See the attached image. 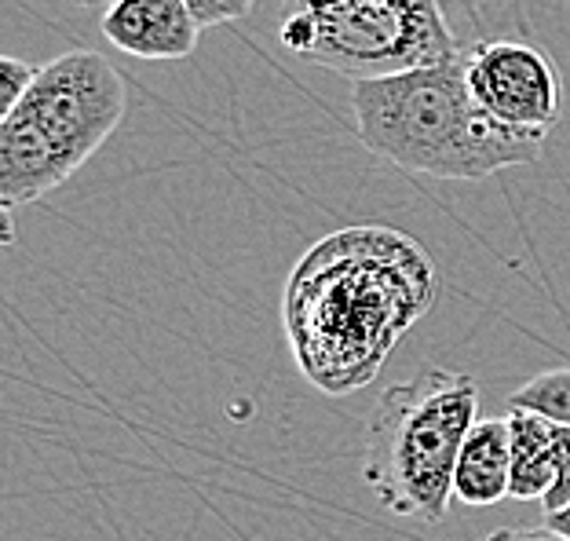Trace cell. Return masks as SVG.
Returning a JSON list of instances; mask_svg holds the SVG:
<instances>
[{"label":"cell","instance_id":"cell-1","mask_svg":"<svg viewBox=\"0 0 570 541\" xmlns=\"http://www.w3.org/2000/svg\"><path fill=\"white\" fill-rule=\"evenodd\" d=\"M439 286L428 249L395 227L362 224L318 238L282 289V329L296 370L333 399L370 388L432 312Z\"/></svg>","mask_w":570,"mask_h":541},{"label":"cell","instance_id":"cell-2","mask_svg":"<svg viewBox=\"0 0 570 541\" xmlns=\"http://www.w3.org/2000/svg\"><path fill=\"white\" fill-rule=\"evenodd\" d=\"M362 147L406 173L469 184L546 154L549 132L509 128L479 107L464 81V48L435 67L352 85Z\"/></svg>","mask_w":570,"mask_h":541},{"label":"cell","instance_id":"cell-3","mask_svg":"<svg viewBox=\"0 0 570 541\" xmlns=\"http://www.w3.org/2000/svg\"><path fill=\"white\" fill-rule=\"evenodd\" d=\"M479 421L472 373L424 366L377 395L362 480L399 520L439 523L453 501L461 446Z\"/></svg>","mask_w":570,"mask_h":541},{"label":"cell","instance_id":"cell-4","mask_svg":"<svg viewBox=\"0 0 570 541\" xmlns=\"http://www.w3.org/2000/svg\"><path fill=\"white\" fill-rule=\"evenodd\" d=\"M125 81L99 51H62L0 118V201H41L118 132Z\"/></svg>","mask_w":570,"mask_h":541},{"label":"cell","instance_id":"cell-5","mask_svg":"<svg viewBox=\"0 0 570 541\" xmlns=\"http://www.w3.org/2000/svg\"><path fill=\"white\" fill-rule=\"evenodd\" d=\"M278 41L352 85L435 67L464 48L443 0H282Z\"/></svg>","mask_w":570,"mask_h":541},{"label":"cell","instance_id":"cell-6","mask_svg":"<svg viewBox=\"0 0 570 541\" xmlns=\"http://www.w3.org/2000/svg\"><path fill=\"white\" fill-rule=\"evenodd\" d=\"M464 81L490 118L509 128L552 132L563 114V77L549 51L520 37L464 45Z\"/></svg>","mask_w":570,"mask_h":541},{"label":"cell","instance_id":"cell-7","mask_svg":"<svg viewBox=\"0 0 570 541\" xmlns=\"http://www.w3.org/2000/svg\"><path fill=\"white\" fill-rule=\"evenodd\" d=\"M102 37L132 59L176 62L198 48L202 26L187 0H114L102 11Z\"/></svg>","mask_w":570,"mask_h":541},{"label":"cell","instance_id":"cell-8","mask_svg":"<svg viewBox=\"0 0 570 541\" xmlns=\"http://www.w3.org/2000/svg\"><path fill=\"white\" fill-rule=\"evenodd\" d=\"M512 483V432L509 414L479 417L461 446L458 472H453V498L469 509H490L509 498Z\"/></svg>","mask_w":570,"mask_h":541},{"label":"cell","instance_id":"cell-9","mask_svg":"<svg viewBox=\"0 0 570 541\" xmlns=\"http://www.w3.org/2000/svg\"><path fill=\"white\" fill-rule=\"evenodd\" d=\"M512 432V501H546L556 483V424L534 410L509 406Z\"/></svg>","mask_w":570,"mask_h":541},{"label":"cell","instance_id":"cell-10","mask_svg":"<svg viewBox=\"0 0 570 541\" xmlns=\"http://www.w3.org/2000/svg\"><path fill=\"white\" fill-rule=\"evenodd\" d=\"M461 19L469 22L472 41H490V37H530L527 0H453Z\"/></svg>","mask_w":570,"mask_h":541},{"label":"cell","instance_id":"cell-11","mask_svg":"<svg viewBox=\"0 0 570 541\" xmlns=\"http://www.w3.org/2000/svg\"><path fill=\"white\" fill-rule=\"evenodd\" d=\"M509 406L534 410V414L549 417L552 424H567L570 429V366H552L534 373L523 388L512 392Z\"/></svg>","mask_w":570,"mask_h":541},{"label":"cell","instance_id":"cell-12","mask_svg":"<svg viewBox=\"0 0 570 541\" xmlns=\"http://www.w3.org/2000/svg\"><path fill=\"white\" fill-rule=\"evenodd\" d=\"M37 70H41V67H30V62H22L16 56L0 59V118H4V114L26 96V88L33 85Z\"/></svg>","mask_w":570,"mask_h":541},{"label":"cell","instance_id":"cell-13","mask_svg":"<svg viewBox=\"0 0 570 541\" xmlns=\"http://www.w3.org/2000/svg\"><path fill=\"white\" fill-rule=\"evenodd\" d=\"M190 16L198 19L202 30H213V26H227L245 19L256 8V0H187Z\"/></svg>","mask_w":570,"mask_h":541},{"label":"cell","instance_id":"cell-14","mask_svg":"<svg viewBox=\"0 0 570 541\" xmlns=\"http://www.w3.org/2000/svg\"><path fill=\"white\" fill-rule=\"evenodd\" d=\"M570 505V429L567 424H556V483L552 491L541 501V509L556 512Z\"/></svg>","mask_w":570,"mask_h":541},{"label":"cell","instance_id":"cell-15","mask_svg":"<svg viewBox=\"0 0 570 541\" xmlns=\"http://www.w3.org/2000/svg\"><path fill=\"white\" fill-rule=\"evenodd\" d=\"M487 541H567L560 531H552L549 523H538V527H501Z\"/></svg>","mask_w":570,"mask_h":541},{"label":"cell","instance_id":"cell-16","mask_svg":"<svg viewBox=\"0 0 570 541\" xmlns=\"http://www.w3.org/2000/svg\"><path fill=\"white\" fill-rule=\"evenodd\" d=\"M546 523L552 527V531H560L570 541V505L556 509V512H546Z\"/></svg>","mask_w":570,"mask_h":541},{"label":"cell","instance_id":"cell-17","mask_svg":"<svg viewBox=\"0 0 570 541\" xmlns=\"http://www.w3.org/2000/svg\"><path fill=\"white\" fill-rule=\"evenodd\" d=\"M77 8H110L114 0H73Z\"/></svg>","mask_w":570,"mask_h":541}]
</instances>
